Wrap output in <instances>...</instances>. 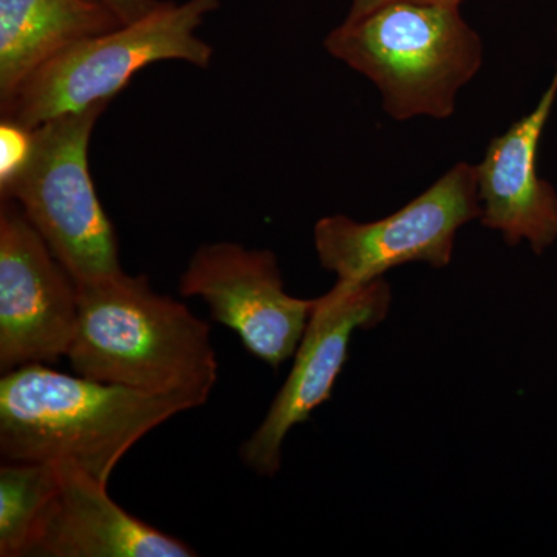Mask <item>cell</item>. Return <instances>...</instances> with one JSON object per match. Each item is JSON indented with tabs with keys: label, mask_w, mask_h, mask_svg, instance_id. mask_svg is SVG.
<instances>
[{
	"label": "cell",
	"mask_w": 557,
	"mask_h": 557,
	"mask_svg": "<svg viewBox=\"0 0 557 557\" xmlns=\"http://www.w3.org/2000/svg\"><path fill=\"white\" fill-rule=\"evenodd\" d=\"M79 318L67 358L76 375L200 406L218 383L211 332L182 302L139 274L78 285Z\"/></svg>",
	"instance_id": "6da1fadb"
},
{
	"label": "cell",
	"mask_w": 557,
	"mask_h": 557,
	"mask_svg": "<svg viewBox=\"0 0 557 557\" xmlns=\"http://www.w3.org/2000/svg\"><path fill=\"white\" fill-rule=\"evenodd\" d=\"M200 408L30 364L0 380V453L7 461H70L109 483L113 469L164 421Z\"/></svg>",
	"instance_id": "7a4b0ae2"
},
{
	"label": "cell",
	"mask_w": 557,
	"mask_h": 557,
	"mask_svg": "<svg viewBox=\"0 0 557 557\" xmlns=\"http://www.w3.org/2000/svg\"><path fill=\"white\" fill-rule=\"evenodd\" d=\"M325 49L379 87L394 120L449 119L478 75L483 46L460 7L398 2L335 28Z\"/></svg>",
	"instance_id": "3957f363"
},
{
	"label": "cell",
	"mask_w": 557,
	"mask_h": 557,
	"mask_svg": "<svg viewBox=\"0 0 557 557\" xmlns=\"http://www.w3.org/2000/svg\"><path fill=\"white\" fill-rule=\"evenodd\" d=\"M218 9L219 0L161 2L131 24L72 44L0 102L2 121L33 131L58 116L110 102L135 73L156 62L208 67L214 50L197 32Z\"/></svg>",
	"instance_id": "277c9868"
},
{
	"label": "cell",
	"mask_w": 557,
	"mask_h": 557,
	"mask_svg": "<svg viewBox=\"0 0 557 557\" xmlns=\"http://www.w3.org/2000/svg\"><path fill=\"white\" fill-rule=\"evenodd\" d=\"M108 106L98 102L33 129L27 159L0 178V199L20 205L76 285L123 271L119 237L89 172L90 137Z\"/></svg>",
	"instance_id": "5b68a950"
},
{
	"label": "cell",
	"mask_w": 557,
	"mask_h": 557,
	"mask_svg": "<svg viewBox=\"0 0 557 557\" xmlns=\"http://www.w3.org/2000/svg\"><path fill=\"white\" fill-rule=\"evenodd\" d=\"M482 215L475 168L458 163L417 199L376 222L330 215L314 226V248L339 284L361 285L412 262L445 269L458 230Z\"/></svg>",
	"instance_id": "8992f818"
},
{
	"label": "cell",
	"mask_w": 557,
	"mask_h": 557,
	"mask_svg": "<svg viewBox=\"0 0 557 557\" xmlns=\"http://www.w3.org/2000/svg\"><path fill=\"white\" fill-rule=\"evenodd\" d=\"M78 285L16 201L0 199V370L67 357Z\"/></svg>",
	"instance_id": "52a82bcc"
},
{
	"label": "cell",
	"mask_w": 557,
	"mask_h": 557,
	"mask_svg": "<svg viewBox=\"0 0 557 557\" xmlns=\"http://www.w3.org/2000/svg\"><path fill=\"white\" fill-rule=\"evenodd\" d=\"M391 304V285L383 277L361 285L336 282L327 295L314 299L288 379L260 426L242 445L240 457L248 468L262 478H274L281 471L288 432L332 397L351 336L358 329H375L387 317Z\"/></svg>",
	"instance_id": "ba28073f"
},
{
	"label": "cell",
	"mask_w": 557,
	"mask_h": 557,
	"mask_svg": "<svg viewBox=\"0 0 557 557\" xmlns=\"http://www.w3.org/2000/svg\"><path fill=\"white\" fill-rule=\"evenodd\" d=\"M180 295L208 304L214 321L233 330L245 348L277 369L295 357L314 299L285 292L276 256L234 242L201 245L178 284Z\"/></svg>",
	"instance_id": "9c48e42d"
},
{
	"label": "cell",
	"mask_w": 557,
	"mask_h": 557,
	"mask_svg": "<svg viewBox=\"0 0 557 557\" xmlns=\"http://www.w3.org/2000/svg\"><path fill=\"white\" fill-rule=\"evenodd\" d=\"M556 98L557 65L536 108L494 138L474 166L482 225L511 247L527 240L536 255L557 239V193L537 172L539 145Z\"/></svg>",
	"instance_id": "30bf717a"
},
{
	"label": "cell",
	"mask_w": 557,
	"mask_h": 557,
	"mask_svg": "<svg viewBox=\"0 0 557 557\" xmlns=\"http://www.w3.org/2000/svg\"><path fill=\"white\" fill-rule=\"evenodd\" d=\"M60 487L27 557H190L194 548L120 507L108 483L58 461Z\"/></svg>",
	"instance_id": "8fae6325"
},
{
	"label": "cell",
	"mask_w": 557,
	"mask_h": 557,
	"mask_svg": "<svg viewBox=\"0 0 557 557\" xmlns=\"http://www.w3.org/2000/svg\"><path fill=\"white\" fill-rule=\"evenodd\" d=\"M120 25L97 0H0V102L54 54Z\"/></svg>",
	"instance_id": "7c38bea8"
},
{
	"label": "cell",
	"mask_w": 557,
	"mask_h": 557,
	"mask_svg": "<svg viewBox=\"0 0 557 557\" xmlns=\"http://www.w3.org/2000/svg\"><path fill=\"white\" fill-rule=\"evenodd\" d=\"M60 487L53 461H7L0 468V556L27 557Z\"/></svg>",
	"instance_id": "4fadbf2b"
},
{
	"label": "cell",
	"mask_w": 557,
	"mask_h": 557,
	"mask_svg": "<svg viewBox=\"0 0 557 557\" xmlns=\"http://www.w3.org/2000/svg\"><path fill=\"white\" fill-rule=\"evenodd\" d=\"M32 131L2 121L0 126V178L9 177L27 159L30 150Z\"/></svg>",
	"instance_id": "5bb4252c"
},
{
	"label": "cell",
	"mask_w": 557,
	"mask_h": 557,
	"mask_svg": "<svg viewBox=\"0 0 557 557\" xmlns=\"http://www.w3.org/2000/svg\"><path fill=\"white\" fill-rule=\"evenodd\" d=\"M97 2L104 5L110 13L115 14L121 24H131L146 16L161 3L160 0H97Z\"/></svg>",
	"instance_id": "9a60e30c"
},
{
	"label": "cell",
	"mask_w": 557,
	"mask_h": 557,
	"mask_svg": "<svg viewBox=\"0 0 557 557\" xmlns=\"http://www.w3.org/2000/svg\"><path fill=\"white\" fill-rule=\"evenodd\" d=\"M398 2L432 3V5L460 7L465 0H351V7L350 11H348L347 20H358V17L366 16V14L379 10L381 7L388 5V3Z\"/></svg>",
	"instance_id": "2e32d148"
}]
</instances>
